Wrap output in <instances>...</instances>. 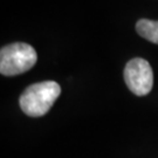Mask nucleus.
<instances>
[{
	"instance_id": "nucleus-3",
	"label": "nucleus",
	"mask_w": 158,
	"mask_h": 158,
	"mask_svg": "<svg viewBox=\"0 0 158 158\" xmlns=\"http://www.w3.org/2000/svg\"><path fill=\"white\" fill-rule=\"evenodd\" d=\"M124 81L135 95H148L153 85V72L150 63L141 57L130 60L124 68Z\"/></svg>"
},
{
	"instance_id": "nucleus-1",
	"label": "nucleus",
	"mask_w": 158,
	"mask_h": 158,
	"mask_svg": "<svg viewBox=\"0 0 158 158\" xmlns=\"http://www.w3.org/2000/svg\"><path fill=\"white\" fill-rule=\"evenodd\" d=\"M61 94V87L55 81H44L27 87L20 96V108L31 117H41L49 111Z\"/></svg>"
},
{
	"instance_id": "nucleus-2",
	"label": "nucleus",
	"mask_w": 158,
	"mask_h": 158,
	"mask_svg": "<svg viewBox=\"0 0 158 158\" xmlns=\"http://www.w3.org/2000/svg\"><path fill=\"white\" fill-rule=\"evenodd\" d=\"M38 55L33 47L25 42L6 45L0 51V73L15 76L28 72L36 63Z\"/></svg>"
},
{
	"instance_id": "nucleus-4",
	"label": "nucleus",
	"mask_w": 158,
	"mask_h": 158,
	"mask_svg": "<svg viewBox=\"0 0 158 158\" xmlns=\"http://www.w3.org/2000/svg\"><path fill=\"white\" fill-rule=\"evenodd\" d=\"M136 32L143 39L158 45V21L149 19H139L136 23Z\"/></svg>"
}]
</instances>
